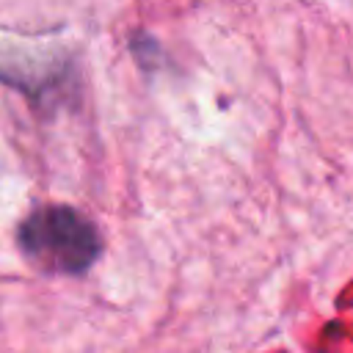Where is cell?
<instances>
[{
  "label": "cell",
  "instance_id": "obj_1",
  "mask_svg": "<svg viewBox=\"0 0 353 353\" xmlns=\"http://www.w3.org/2000/svg\"><path fill=\"white\" fill-rule=\"evenodd\" d=\"M22 254L47 273H85L94 259L99 256V232L94 223L66 207V204H47L33 210L19 232H17Z\"/></svg>",
  "mask_w": 353,
  "mask_h": 353
}]
</instances>
